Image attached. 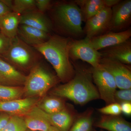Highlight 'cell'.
I'll return each mask as SVG.
<instances>
[{
    "instance_id": "6da1fadb",
    "label": "cell",
    "mask_w": 131,
    "mask_h": 131,
    "mask_svg": "<svg viewBox=\"0 0 131 131\" xmlns=\"http://www.w3.org/2000/svg\"><path fill=\"white\" fill-rule=\"evenodd\" d=\"M71 39L70 37L53 35L50 36L45 42L32 46L51 64L58 78L64 83L73 78L75 72L69 56Z\"/></svg>"
},
{
    "instance_id": "7a4b0ae2",
    "label": "cell",
    "mask_w": 131,
    "mask_h": 131,
    "mask_svg": "<svg viewBox=\"0 0 131 131\" xmlns=\"http://www.w3.org/2000/svg\"><path fill=\"white\" fill-rule=\"evenodd\" d=\"M75 71L71 80L52 90V95L68 99L81 105L100 98L98 90L93 82L90 69L77 68Z\"/></svg>"
},
{
    "instance_id": "3957f363",
    "label": "cell",
    "mask_w": 131,
    "mask_h": 131,
    "mask_svg": "<svg viewBox=\"0 0 131 131\" xmlns=\"http://www.w3.org/2000/svg\"><path fill=\"white\" fill-rule=\"evenodd\" d=\"M54 18L58 26L70 37L77 38L84 34L81 12L74 1L57 5L54 9Z\"/></svg>"
},
{
    "instance_id": "277c9868",
    "label": "cell",
    "mask_w": 131,
    "mask_h": 131,
    "mask_svg": "<svg viewBox=\"0 0 131 131\" xmlns=\"http://www.w3.org/2000/svg\"><path fill=\"white\" fill-rule=\"evenodd\" d=\"M57 77L38 64L31 69L24 83V96L27 97H43L56 84Z\"/></svg>"
},
{
    "instance_id": "5b68a950",
    "label": "cell",
    "mask_w": 131,
    "mask_h": 131,
    "mask_svg": "<svg viewBox=\"0 0 131 131\" xmlns=\"http://www.w3.org/2000/svg\"><path fill=\"white\" fill-rule=\"evenodd\" d=\"M2 57L18 67L31 69L36 64L37 56L30 45L16 36L12 39L9 49Z\"/></svg>"
},
{
    "instance_id": "8992f818",
    "label": "cell",
    "mask_w": 131,
    "mask_h": 131,
    "mask_svg": "<svg viewBox=\"0 0 131 131\" xmlns=\"http://www.w3.org/2000/svg\"><path fill=\"white\" fill-rule=\"evenodd\" d=\"M90 70L100 98L104 101L107 105L115 102L114 95L117 88L112 75L100 64L96 68L92 67Z\"/></svg>"
},
{
    "instance_id": "52a82bcc",
    "label": "cell",
    "mask_w": 131,
    "mask_h": 131,
    "mask_svg": "<svg viewBox=\"0 0 131 131\" xmlns=\"http://www.w3.org/2000/svg\"><path fill=\"white\" fill-rule=\"evenodd\" d=\"M69 56L73 61L80 59L89 63L92 68L99 66L102 58L100 51L93 47L89 39L86 37L80 40L71 39Z\"/></svg>"
},
{
    "instance_id": "ba28073f",
    "label": "cell",
    "mask_w": 131,
    "mask_h": 131,
    "mask_svg": "<svg viewBox=\"0 0 131 131\" xmlns=\"http://www.w3.org/2000/svg\"><path fill=\"white\" fill-rule=\"evenodd\" d=\"M100 64L112 75L118 88L131 89V69L129 65L104 58H101Z\"/></svg>"
},
{
    "instance_id": "9c48e42d",
    "label": "cell",
    "mask_w": 131,
    "mask_h": 131,
    "mask_svg": "<svg viewBox=\"0 0 131 131\" xmlns=\"http://www.w3.org/2000/svg\"><path fill=\"white\" fill-rule=\"evenodd\" d=\"M108 31L114 32L127 30L131 21V1H120L112 8Z\"/></svg>"
},
{
    "instance_id": "30bf717a",
    "label": "cell",
    "mask_w": 131,
    "mask_h": 131,
    "mask_svg": "<svg viewBox=\"0 0 131 131\" xmlns=\"http://www.w3.org/2000/svg\"><path fill=\"white\" fill-rule=\"evenodd\" d=\"M112 8L106 7L86 21L83 33L89 39L97 37L108 32Z\"/></svg>"
},
{
    "instance_id": "8fae6325",
    "label": "cell",
    "mask_w": 131,
    "mask_h": 131,
    "mask_svg": "<svg viewBox=\"0 0 131 131\" xmlns=\"http://www.w3.org/2000/svg\"><path fill=\"white\" fill-rule=\"evenodd\" d=\"M33 112L47 120L52 126L60 131H68L74 121L77 115L74 109L66 107L60 112L53 114H48L43 112L35 106L31 109Z\"/></svg>"
},
{
    "instance_id": "7c38bea8",
    "label": "cell",
    "mask_w": 131,
    "mask_h": 131,
    "mask_svg": "<svg viewBox=\"0 0 131 131\" xmlns=\"http://www.w3.org/2000/svg\"><path fill=\"white\" fill-rule=\"evenodd\" d=\"M39 102L38 97H27L8 101H0V112L10 115L23 116Z\"/></svg>"
},
{
    "instance_id": "4fadbf2b",
    "label": "cell",
    "mask_w": 131,
    "mask_h": 131,
    "mask_svg": "<svg viewBox=\"0 0 131 131\" xmlns=\"http://www.w3.org/2000/svg\"><path fill=\"white\" fill-rule=\"evenodd\" d=\"M131 37L130 28L122 31H108L102 35L89 39L91 45L96 50L100 51L125 42Z\"/></svg>"
},
{
    "instance_id": "5bb4252c",
    "label": "cell",
    "mask_w": 131,
    "mask_h": 131,
    "mask_svg": "<svg viewBox=\"0 0 131 131\" xmlns=\"http://www.w3.org/2000/svg\"><path fill=\"white\" fill-rule=\"evenodd\" d=\"M120 0H75L74 2L80 8L83 21L95 16L106 7L112 8Z\"/></svg>"
},
{
    "instance_id": "9a60e30c",
    "label": "cell",
    "mask_w": 131,
    "mask_h": 131,
    "mask_svg": "<svg viewBox=\"0 0 131 131\" xmlns=\"http://www.w3.org/2000/svg\"><path fill=\"white\" fill-rule=\"evenodd\" d=\"M99 51L102 58L109 59L130 65L131 64L130 38L118 44L107 47Z\"/></svg>"
},
{
    "instance_id": "2e32d148",
    "label": "cell",
    "mask_w": 131,
    "mask_h": 131,
    "mask_svg": "<svg viewBox=\"0 0 131 131\" xmlns=\"http://www.w3.org/2000/svg\"><path fill=\"white\" fill-rule=\"evenodd\" d=\"M26 77L12 64L0 57V82L7 86H19L24 84Z\"/></svg>"
},
{
    "instance_id": "e0dca14e",
    "label": "cell",
    "mask_w": 131,
    "mask_h": 131,
    "mask_svg": "<svg viewBox=\"0 0 131 131\" xmlns=\"http://www.w3.org/2000/svg\"><path fill=\"white\" fill-rule=\"evenodd\" d=\"M20 24L34 27L47 33L52 28L51 22L43 13L33 10L21 15Z\"/></svg>"
},
{
    "instance_id": "ac0fdd59",
    "label": "cell",
    "mask_w": 131,
    "mask_h": 131,
    "mask_svg": "<svg viewBox=\"0 0 131 131\" xmlns=\"http://www.w3.org/2000/svg\"><path fill=\"white\" fill-rule=\"evenodd\" d=\"M18 34L21 40L29 45L40 44L48 40L50 36L47 33L39 29L24 25H19Z\"/></svg>"
},
{
    "instance_id": "d6986e66",
    "label": "cell",
    "mask_w": 131,
    "mask_h": 131,
    "mask_svg": "<svg viewBox=\"0 0 131 131\" xmlns=\"http://www.w3.org/2000/svg\"><path fill=\"white\" fill-rule=\"evenodd\" d=\"M94 126L107 131H131V124L120 115H102Z\"/></svg>"
},
{
    "instance_id": "ffe728a7",
    "label": "cell",
    "mask_w": 131,
    "mask_h": 131,
    "mask_svg": "<svg viewBox=\"0 0 131 131\" xmlns=\"http://www.w3.org/2000/svg\"><path fill=\"white\" fill-rule=\"evenodd\" d=\"M21 15L11 12L0 17V32L13 39L18 34Z\"/></svg>"
},
{
    "instance_id": "44dd1931",
    "label": "cell",
    "mask_w": 131,
    "mask_h": 131,
    "mask_svg": "<svg viewBox=\"0 0 131 131\" xmlns=\"http://www.w3.org/2000/svg\"><path fill=\"white\" fill-rule=\"evenodd\" d=\"M23 116L27 129L29 130L47 131L52 126L47 120L31 109Z\"/></svg>"
},
{
    "instance_id": "7402d4cb",
    "label": "cell",
    "mask_w": 131,
    "mask_h": 131,
    "mask_svg": "<svg viewBox=\"0 0 131 131\" xmlns=\"http://www.w3.org/2000/svg\"><path fill=\"white\" fill-rule=\"evenodd\" d=\"M36 106L48 114L58 113L66 107L63 98L53 95L45 97Z\"/></svg>"
},
{
    "instance_id": "603a6c76",
    "label": "cell",
    "mask_w": 131,
    "mask_h": 131,
    "mask_svg": "<svg viewBox=\"0 0 131 131\" xmlns=\"http://www.w3.org/2000/svg\"><path fill=\"white\" fill-rule=\"evenodd\" d=\"M92 114V110H88L77 116L68 131H93Z\"/></svg>"
},
{
    "instance_id": "cb8c5ba5",
    "label": "cell",
    "mask_w": 131,
    "mask_h": 131,
    "mask_svg": "<svg viewBox=\"0 0 131 131\" xmlns=\"http://www.w3.org/2000/svg\"><path fill=\"white\" fill-rule=\"evenodd\" d=\"M24 88L0 84V101H8L21 98L24 96Z\"/></svg>"
},
{
    "instance_id": "d4e9b609",
    "label": "cell",
    "mask_w": 131,
    "mask_h": 131,
    "mask_svg": "<svg viewBox=\"0 0 131 131\" xmlns=\"http://www.w3.org/2000/svg\"><path fill=\"white\" fill-rule=\"evenodd\" d=\"M35 6V0H14L9 6L13 12L21 15L33 10Z\"/></svg>"
},
{
    "instance_id": "484cf974",
    "label": "cell",
    "mask_w": 131,
    "mask_h": 131,
    "mask_svg": "<svg viewBox=\"0 0 131 131\" xmlns=\"http://www.w3.org/2000/svg\"><path fill=\"white\" fill-rule=\"evenodd\" d=\"M27 130L23 116L12 115L1 131H26Z\"/></svg>"
},
{
    "instance_id": "4316f807",
    "label": "cell",
    "mask_w": 131,
    "mask_h": 131,
    "mask_svg": "<svg viewBox=\"0 0 131 131\" xmlns=\"http://www.w3.org/2000/svg\"><path fill=\"white\" fill-rule=\"evenodd\" d=\"M99 112L105 115H119L122 113L120 104L114 102L98 109Z\"/></svg>"
},
{
    "instance_id": "83f0119b",
    "label": "cell",
    "mask_w": 131,
    "mask_h": 131,
    "mask_svg": "<svg viewBox=\"0 0 131 131\" xmlns=\"http://www.w3.org/2000/svg\"><path fill=\"white\" fill-rule=\"evenodd\" d=\"M115 102L121 104L124 102H131V89L116 90L114 95Z\"/></svg>"
},
{
    "instance_id": "f1b7e54d",
    "label": "cell",
    "mask_w": 131,
    "mask_h": 131,
    "mask_svg": "<svg viewBox=\"0 0 131 131\" xmlns=\"http://www.w3.org/2000/svg\"><path fill=\"white\" fill-rule=\"evenodd\" d=\"M12 40L0 32V57L9 49L12 43Z\"/></svg>"
},
{
    "instance_id": "f546056e",
    "label": "cell",
    "mask_w": 131,
    "mask_h": 131,
    "mask_svg": "<svg viewBox=\"0 0 131 131\" xmlns=\"http://www.w3.org/2000/svg\"><path fill=\"white\" fill-rule=\"evenodd\" d=\"M50 0H36L35 6L37 8L39 12L43 13L50 6Z\"/></svg>"
},
{
    "instance_id": "4dcf8cb0",
    "label": "cell",
    "mask_w": 131,
    "mask_h": 131,
    "mask_svg": "<svg viewBox=\"0 0 131 131\" xmlns=\"http://www.w3.org/2000/svg\"><path fill=\"white\" fill-rule=\"evenodd\" d=\"M121 112L127 116L131 115V102H124L120 104Z\"/></svg>"
},
{
    "instance_id": "1f68e13d",
    "label": "cell",
    "mask_w": 131,
    "mask_h": 131,
    "mask_svg": "<svg viewBox=\"0 0 131 131\" xmlns=\"http://www.w3.org/2000/svg\"><path fill=\"white\" fill-rule=\"evenodd\" d=\"M11 115L3 113L0 114V131L2 130L7 124Z\"/></svg>"
},
{
    "instance_id": "d6a6232c",
    "label": "cell",
    "mask_w": 131,
    "mask_h": 131,
    "mask_svg": "<svg viewBox=\"0 0 131 131\" xmlns=\"http://www.w3.org/2000/svg\"><path fill=\"white\" fill-rule=\"evenodd\" d=\"M11 12L10 8L3 0H0V17Z\"/></svg>"
},
{
    "instance_id": "836d02e7",
    "label": "cell",
    "mask_w": 131,
    "mask_h": 131,
    "mask_svg": "<svg viewBox=\"0 0 131 131\" xmlns=\"http://www.w3.org/2000/svg\"><path fill=\"white\" fill-rule=\"evenodd\" d=\"M47 131H60L58 130V129H57L56 127H54L53 126H52L49 129V130Z\"/></svg>"
},
{
    "instance_id": "e575fe53",
    "label": "cell",
    "mask_w": 131,
    "mask_h": 131,
    "mask_svg": "<svg viewBox=\"0 0 131 131\" xmlns=\"http://www.w3.org/2000/svg\"><path fill=\"white\" fill-rule=\"evenodd\" d=\"M26 131H31L29 130H28V129H27V130Z\"/></svg>"
},
{
    "instance_id": "d590c367",
    "label": "cell",
    "mask_w": 131,
    "mask_h": 131,
    "mask_svg": "<svg viewBox=\"0 0 131 131\" xmlns=\"http://www.w3.org/2000/svg\"><path fill=\"white\" fill-rule=\"evenodd\" d=\"M100 131H105V130H101Z\"/></svg>"
},
{
    "instance_id": "8d00e7d4",
    "label": "cell",
    "mask_w": 131,
    "mask_h": 131,
    "mask_svg": "<svg viewBox=\"0 0 131 131\" xmlns=\"http://www.w3.org/2000/svg\"></svg>"
}]
</instances>
